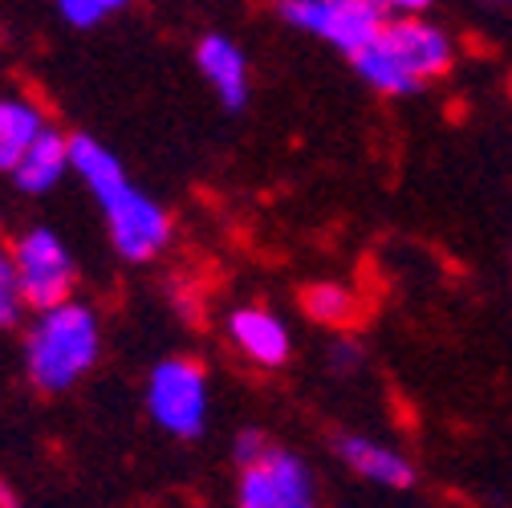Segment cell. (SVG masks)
<instances>
[{"label": "cell", "mask_w": 512, "mask_h": 508, "mask_svg": "<svg viewBox=\"0 0 512 508\" xmlns=\"http://www.w3.org/2000/svg\"><path fill=\"white\" fill-rule=\"evenodd\" d=\"M74 143V175L86 183V192L102 208L110 244L122 261L147 265L171 244V216L163 204H155L147 192H139V183L126 175L122 159L102 147L90 135L70 139Z\"/></svg>", "instance_id": "cell-1"}, {"label": "cell", "mask_w": 512, "mask_h": 508, "mask_svg": "<svg viewBox=\"0 0 512 508\" xmlns=\"http://www.w3.org/2000/svg\"><path fill=\"white\" fill-rule=\"evenodd\" d=\"M350 61L370 90L399 98V94L423 90L427 82H435L452 70L456 66V41L435 21H423V13L391 17V21H382L374 41L362 53H354Z\"/></svg>", "instance_id": "cell-2"}, {"label": "cell", "mask_w": 512, "mask_h": 508, "mask_svg": "<svg viewBox=\"0 0 512 508\" xmlns=\"http://www.w3.org/2000/svg\"><path fill=\"white\" fill-rule=\"evenodd\" d=\"M102 354V322L82 301H61L37 309L25 334V374L45 395H61L82 383V374Z\"/></svg>", "instance_id": "cell-3"}, {"label": "cell", "mask_w": 512, "mask_h": 508, "mask_svg": "<svg viewBox=\"0 0 512 508\" xmlns=\"http://www.w3.org/2000/svg\"><path fill=\"white\" fill-rule=\"evenodd\" d=\"M147 415L175 439H196L208 427V374L191 358H163L147 378Z\"/></svg>", "instance_id": "cell-4"}, {"label": "cell", "mask_w": 512, "mask_h": 508, "mask_svg": "<svg viewBox=\"0 0 512 508\" xmlns=\"http://www.w3.org/2000/svg\"><path fill=\"white\" fill-rule=\"evenodd\" d=\"M21 293L29 301V309H49L74 297L78 285V265L70 257L66 240H61L53 228H29L13 240L9 248Z\"/></svg>", "instance_id": "cell-5"}, {"label": "cell", "mask_w": 512, "mask_h": 508, "mask_svg": "<svg viewBox=\"0 0 512 508\" xmlns=\"http://www.w3.org/2000/svg\"><path fill=\"white\" fill-rule=\"evenodd\" d=\"M277 17L297 33L334 45L346 57L362 53L382 29V13L370 0H277Z\"/></svg>", "instance_id": "cell-6"}, {"label": "cell", "mask_w": 512, "mask_h": 508, "mask_svg": "<svg viewBox=\"0 0 512 508\" xmlns=\"http://www.w3.org/2000/svg\"><path fill=\"white\" fill-rule=\"evenodd\" d=\"M236 508H317V484L301 456L265 443L261 456L240 464Z\"/></svg>", "instance_id": "cell-7"}, {"label": "cell", "mask_w": 512, "mask_h": 508, "mask_svg": "<svg viewBox=\"0 0 512 508\" xmlns=\"http://www.w3.org/2000/svg\"><path fill=\"white\" fill-rule=\"evenodd\" d=\"M228 338L232 346L252 362V366H285L289 362V350H293V338H289V326L281 322L277 313H269L265 305H240L232 309L228 317Z\"/></svg>", "instance_id": "cell-8"}, {"label": "cell", "mask_w": 512, "mask_h": 508, "mask_svg": "<svg viewBox=\"0 0 512 508\" xmlns=\"http://www.w3.org/2000/svg\"><path fill=\"white\" fill-rule=\"evenodd\" d=\"M334 456L354 476H362L366 484H378V488H411L419 480L415 464L403 452H395L391 443H378L370 435H338L334 439Z\"/></svg>", "instance_id": "cell-9"}, {"label": "cell", "mask_w": 512, "mask_h": 508, "mask_svg": "<svg viewBox=\"0 0 512 508\" xmlns=\"http://www.w3.org/2000/svg\"><path fill=\"white\" fill-rule=\"evenodd\" d=\"M196 66L204 74V82L212 86V94L220 98V106L228 110H240L248 102V57L244 49L224 37V33H208L200 45H196Z\"/></svg>", "instance_id": "cell-10"}, {"label": "cell", "mask_w": 512, "mask_h": 508, "mask_svg": "<svg viewBox=\"0 0 512 508\" xmlns=\"http://www.w3.org/2000/svg\"><path fill=\"white\" fill-rule=\"evenodd\" d=\"M70 171H74V143H70V135H61V131L49 126V131L25 151V159L9 175H13V183L21 187L25 196H45Z\"/></svg>", "instance_id": "cell-11"}, {"label": "cell", "mask_w": 512, "mask_h": 508, "mask_svg": "<svg viewBox=\"0 0 512 508\" xmlns=\"http://www.w3.org/2000/svg\"><path fill=\"white\" fill-rule=\"evenodd\" d=\"M49 131V114L33 94H0V171H13Z\"/></svg>", "instance_id": "cell-12"}, {"label": "cell", "mask_w": 512, "mask_h": 508, "mask_svg": "<svg viewBox=\"0 0 512 508\" xmlns=\"http://www.w3.org/2000/svg\"><path fill=\"white\" fill-rule=\"evenodd\" d=\"M301 305H305V313L313 317L317 326H334V330H346L362 317L358 293L350 285H342V281H313L305 289Z\"/></svg>", "instance_id": "cell-13"}, {"label": "cell", "mask_w": 512, "mask_h": 508, "mask_svg": "<svg viewBox=\"0 0 512 508\" xmlns=\"http://www.w3.org/2000/svg\"><path fill=\"white\" fill-rule=\"evenodd\" d=\"M126 5H131V0H53L61 21L74 25V29H98L102 21H110Z\"/></svg>", "instance_id": "cell-14"}, {"label": "cell", "mask_w": 512, "mask_h": 508, "mask_svg": "<svg viewBox=\"0 0 512 508\" xmlns=\"http://www.w3.org/2000/svg\"><path fill=\"white\" fill-rule=\"evenodd\" d=\"M29 301L21 293V281H17V269H13V257L0 248V330H13L21 317H25Z\"/></svg>", "instance_id": "cell-15"}, {"label": "cell", "mask_w": 512, "mask_h": 508, "mask_svg": "<svg viewBox=\"0 0 512 508\" xmlns=\"http://www.w3.org/2000/svg\"><path fill=\"white\" fill-rule=\"evenodd\" d=\"M370 5L382 17H415V13H427L431 9V0H370Z\"/></svg>", "instance_id": "cell-16"}, {"label": "cell", "mask_w": 512, "mask_h": 508, "mask_svg": "<svg viewBox=\"0 0 512 508\" xmlns=\"http://www.w3.org/2000/svg\"><path fill=\"white\" fill-rule=\"evenodd\" d=\"M330 362H334V370H338V374H350V370H358V366H362V346H358V342H350V338H342V342L334 346Z\"/></svg>", "instance_id": "cell-17"}, {"label": "cell", "mask_w": 512, "mask_h": 508, "mask_svg": "<svg viewBox=\"0 0 512 508\" xmlns=\"http://www.w3.org/2000/svg\"><path fill=\"white\" fill-rule=\"evenodd\" d=\"M265 435L261 431H240V439H236V464H248L252 456H261L265 452Z\"/></svg>", "instance_id": "cell-18"}, {"label": "cell", "mask_w": 512, "mask_h": 508, "mask_svg": "<svg viewBox=\"0 0 512 508\" xmlns=\"http://www.w3.org/2000/svg\"><path fill=\"white\" fill-rule=\"evenodd\" d=\"M0 508H25V504H21V496H17L5 480H0Z\"/></svg>", "instance_id": "cell-19"}, {"label": "cell", "mask_w": 512, "mask_h": 508, "mask_svg": "<svg viewBox=\"0 0 512 508\" xmlns=\"http://www.w3.org/2000/svg\"><path fill=\"white\" fill-rule=\"evenodd\" d=\"M480 5L492 13H512V0H480Z\"/></svg>", "instance_id": "cell-20"}]
</instances>
